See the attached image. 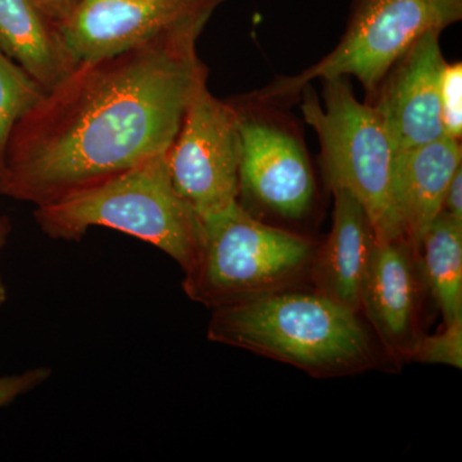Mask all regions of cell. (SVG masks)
<instances>
[{
	"mask_svg": "<svg viewBox=\"0 0 462 462\" xmlns=\"http://www.w3.org/2000/svg\"><path fill=\"white\" fill-rule=\"evenodd\" d=\"M197 42L167 36L76 63L14 125L0 194L44 206L166 153L208 80Z\"/></svg>",
	"mask_w": 462,
	"mask_h": 462,
	"instance_id": "1",
	"label": "cell"
},
{
	"mask_svg": "<svg viewBox=\"0 0 462 462\" xmlns=\"http://www.w3.org/2000/svg\"><path fill=\"white\" fill-rule=\"evenodd\" d=\"M207 337L318 376L348 375L376 364L357 312L321 291L291 288L212 310Z\"/></svg>",
	"mask_w": 462,
	"mask_h": 462,
	"instance_id": "2",
	"label": "cell"
},
{
	"mask_svg": "<svg viewBox=\"0 0 462 462\" xmlns=\"http://www.w3.org/2000/svg\"><path fill=\"white\" fill-rule=\"evenodd\" d=\"M166 153L36 207V224L45 236L66 242H78L90 227L121 231L165 252L184 270L196 254L202 221L176 190Z\"/></svg>",
	"mask_w": 462,
	"mask_h": 462,
	"instance_id": "3",
	"label": "cell"
},
{
	"mask_svg": "<svg viewBox=\"0 0 462 462\" xmlns=\"http://www.w3.org/2000/svg\"><path fill=\"white\" fill-rule=\"evenodd\" d=\"M200 221L196 254L182 270V289L208 309L293 288L311 269L312 240L263 223L240 202Z\"/></svg>",
	"mask_w": 462,
	"mask_h": 462,
	"instance_id": "4",
	"label": "cell"
},
{
	"mask_svg": "<svg viewBox=\"0 0 462 462\" xmlns=\"http://www.w3.org/2000/svg\"><path fill=\"white\" fill-rule=\"evenodd\" d=\"M321 81L324 107L310 84L300 91V109L318 134L325 180L363 205L375 240L404 239L394 199L397 151L382 118L370 103L356 98L346 76Z\"/></svg>",
	"mask_w": 462,
	"mask_h": 462,
	"instance_id": "5",
	"label": "cell"
},
{
	"mask_svg": "<svg viewBox=\"0 0 462 462\" xmlns=\"http://www.w3.org/2000/svg\"><path fill=\"white\" fill-rule=\"evenodd\" d=\"M462 20V0H351L338 45L315 65L281 76L245 98L263 105L293 100L315 80L355 76L372 99L389 69L430 32H442Z\"/></svg>",
	"mask_w": 462,
	"mask_h": 462,
	"instance_id": "6",
	"label": "cell"
},
{
	"mask_svg": "<svg viewBox=\"0 0 462 462\" xmlns=\"http://www.w3.org/2000/svg\"><path fill=\"white\" fill-rule=\"evenodd\" d=\"M166 157L176 190L199 218L239 202L242 135L233 103L200 88Z\"/></svg>",
	"mask_w": 462,
	"mask_h": 462,
	"instance_id": "7",
	"label": "cell"
},
{
	"mask_svg": "<svg viewBox=\"0 0 462 462\" xmlns=\"http://www.w3.org/2000/svg\"><path fill=\"white\" fill-rule=\"evenodd\" d=\"M225 0H81L57 25L75 63L167 36L199 38Z\"/></svg>",
	"mask_w": 462,
	"mask_h": 462,
	"instance_id": "8",
	"label": "cell"
},
{
	"mask_svg": "<svg viewBox=\"0 0 462 462\" xmlns=\"http://www.w3.org/2000/svg\"><path fill=\"white\" fill-rule=\"evenodd\" d=\"M239 115V197L289 220L311 208L316 182L302 141L260 107L233 105Z\"/></svg>",
	"mask_w": 462,
	"mask_h": 462,
	"instance_id": "9",
	"label": "cell"
},
{
	"mask_svg": "<svg viewBox=\"0 0 462 462\" xmlns=\"http://www.w3.org/2000/svg\"><path fill=\"white\" fill-rule=\"evenodd\" d=\"M440 32H430L398 58L370 105L376 109L397 152L443 138L440 75L446 65Z\"/></svg>",
	"mask_w": 462,
	"mask_h": 462,
	"instance_id": "10",
	"label": "cell"
},
{
	"mask_svg": "<svg viewBox=\"0 0 462 462\" xmlns=\"http://www.w3.org/2000/svg\"><path fill=\"white\" fill-rule=\"evenodd\" d=\"M419 256L406 239L374 245L361 297V311L394 358L409 357L418 338L416 320L420 303L416 263Z\"/></svg>",
	"mask_w": 462,
	"mask_h": 462,
	"instance_id": "11",
	"label": "cell"
},
{
	"mask_svg": "<svg viewBox=\"0 0 462 462\" xmlns=\"http://www.w3.org/2000/svg\"><path fill=\"white\" fill-rule=\"evenodd\" d=\"M334 196L333 225L310 273L318 291L360 314L361 297L375 236L363 205L342 188Z\"/></svg>",
	"mask_w": 462,
	"mask_h": 462,
	"instance_id": "12",
	"label": "cell"
},
{
	"mask_svg": "<svg viewBox=\"0 0 462 462\" xmlns=\"http://www.w3.org/2000/svg\"><path fill=\"white\" fill-rule=\"evenodd\" d=\"M461 166V143L449 136L397 152L394 163L397 214L403 238L418 256L422 238L442 212L449 181Z\"/></svg>",
	"mask_w": 462,
	"mask_h": 462,
	"instance_id": "13",
	"label": "cell"
},
{
	"mask_svg": "<svg viewBox=\"0 0 462 462\" xmlns=\"http://www.w3.org/2000/svg\"><path fill=\"white\" fill-rule=\"evenodd\" d=\"M0 51L45 90L76 65L35 0H0Z\"/></svg>",
	"mask_w": 462,
	"mask_h": 462,
	"instance_id": "14",
	"label": "cell"
},
{
	"mask_svg": "<svg viewBox=\"0 0 462 462\" xmlns=\"http://www.w3.org/2000/svg\"><path fill=\"white\" fill-rule=\"evenodd\" d=\"M422 275L443 321L462 316V223L440 212L419 248Z\"/></svg>",
	"mask_w": 462,
	"mask_h": 462,
	"instance_id": "15",
	"label": "cell"
},
{
	"mask_svg": "<svg viewBox=\"0 0 462 462\" xmlns=\"http://www.w3.org/2000/svg\"><path fill=\"white\" fill-rule=\"evenodd\" d=\"M44 88L0 51V160L17 121L41 99Z\"/></svg>",
	"mask_w": 462,
	"mask_h": 462,
	"instance_id": "16",
	"label": "cell"
},
{
	"mask_svg": "<svg viewBox=\"0 0 462 462\" xmlns=\"http://www.w3.org/2000/svg\"><path fill=\"white\" fill-rule=\"evenodd\" d=\"M409 360L421 364L462 367V316L447 322L434 336H419L410 349Z\"/></svg>",
	"mask_w": 462,
	"mask_h": 462,
	"instance_id": "17",
	"label": "cell"
},
{
	"mask_svg": "<svg viewBox=\"0 0 462 462\" xmlns=\"http://www.w3.org/2000/svg\"><path fill=\"white\" fill-rule=\"evenodd\" d=\"M440 120L449 138L461 141L462 135V63L446 62L440 75Z\"/></svg>",
	"mask_w": 462,
	"mask_h": 462,
	"instance_id": "18",
	"label": "cell"
},
{
	"mask_svg": "<svg viewBox=\"0 0 462 462\" xmlns=\"http://www.w3.org/2000/svg\"><path fill=\"white\" fill-rule=\"evenodd\" d=\"M50 367H35L20 374L0 376V409L8 406L18 397L41 387L51 378Z\"/></svg>",
	"mask_w": 462,
	"mask_h": 462,
	"instance_id": "19",
	"label": "cell"
},
{
	"mask_svg": "<svg viewBox=\"0 0 462 462\" xmlns=\"http://www.w3.org/2000/svg\"><path fill=\"white\" fill-rule=\"evenodd\" d=\"M442 211L462 223V166L449 181Z\"/></svg>",
	"mask_w": 462,
	"mask_h": 462,
	"instance_id": "20",
	"label": "cell"
},
{
	"mask_svg": "<svg viewBox=\"0 0 462 462\" xmlns=\"http://www.w3.org/2000/svg\"><path fill=\"white\" fill-rule=\"evenodd\" d=\"M35 2L57 27L58 23L65 20L81 0H35Z\"/></svg>",
	"mask_w": 462,
	"mask_h": 462,
	"instance_id": "21",
	"label": "cell"
},
{
	"mask_svg": "<svg viewBox=\"0 0 462 462\" xmlns=\"http://www.w3.org/2000/svg\"><path fill=\"white\" fill-rule=\"evenodd\" d=\"M9 226L7 221L0 218V251L5 247V240H7Z\"/></svg>",
	"mask_w": 462,
	"mask_h": 462,
	"instance_id": "22",
	"label": "cell"
},
{
	"mask_svg": "<svg viewBox=\"0 0 462 462\" xmlns=\"http://www.w3.org/2000/svg\"><path fill=\"white\" fill-rule=\"evenodd\" d=\"M5 300H7V288H5V282L0 276V309L5 305Z\"/></svg>",
	"mask_w": 462,
	"mask_h": 462,
	"instance_id": "23",
	"label": "cell"
}]
</instances>
